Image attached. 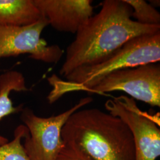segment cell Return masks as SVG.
<instances>
[{"label": "cell", "mask_w": 160, "mask_h": 160, "mask_svg": "<svg viewBox=\"0 0 160 160\" xmlns=\"http://www.w3.org/2000/svg\"><path fill=\"white\" fill-rule=\"evenodd\" d=\"M49 23L45 18L26 26H12L0 24V59L29 54L34 60L57 63L62 57V49L57 45H49L41 38Z\"/></svg>", "instance_id": "52a82bcc"}, {"label": "cell", "mask_w": 160, "mask_h": 160, "mask_svg": "<svg viewBox=\"0 0 160 160\" xmlns=\"http://www.w3.org/2000/svg\"><path fill=\"white\" fill-rule=\"evenodd\" d=\"M114 91L125 92L133 99L160 108V63H148L114 71L86 92L104 94Z\"/></svg>", "instance_id": "5b68a950"}, {"label": "cell", "mask_w": 160, "mask_h": 160, "mask_svg": "<svg viewBox=\"0 0 160 160\" xmlns=\"http://www.w3.org/2000/svg\"><path fill=\"white\" fill-rule=\"evenodd\" d=\"M92 100V97L82 98L68 110L48 118L38 116L29 108L23 109L21 119L28 130L23 146L30 160H57L63 147L61 131L66 122Z\"/></svg>", "instance_id": "277c9868"}, {"label": "cell", "mask_w": 160, "mask_h": 160, "mask_svg": "<svg viewBox=\"0 0 160 160\" xmlns=\"http://www.w3.org/2000/svg\"><path fill=\"white\" fill-rule=\"evenodd\" d=\"M108 113L122 120L134 140L136 160H156L160 155V129L152 118L137 106L134 99L120 96L108 100Z\"/></svg>", "instance_id": "8992f818"}, {"label": "cell", "mask_w": 160, "mask_h": 160, "mask_svg": "<svg viewBox=\"0 0 160 160\" xmlns=\"http://www.w3.org/2000/svg\"><path fill=\"white\" fill-rule=\"evenodd\" d=\"M57 160H92L71 142H63Z\"/></svg>", "instance_id": "4fadbf2b"}, {"label": "cell", "mask_w": 160, "mask_h": 160, "mask_svg": "<svg viewBox=\"0 0 160 160\" xmlns=\"http://www.w3.org/2000/svg\"><path fill=\"white\" fill-rule=\"evenodd\" d=\"M160 61V33L137 37L126 42L106 60L77 69L65 77V80L56 75H52L48 80L53 88L47 99L51 104L55 103L67 93L86 92L114 71Z\"/></svg>", "instance_id": "3957f363"}, {"label": "cell", "mask_w": 160, "mask_h": 160, "mask_svg": "<svg viewBox=\"0 0 160 160\" xmlns=\"http://www.w3.org/2000/svg\"><path fill=\"white\" fill-rule=\"evenodd\" d=\"M26 80L23 75L16 71L6 72L0 75V121L7 116L22 112V106H14L10 95L12 91L28 92ZM8 141V139L0 135V145Z\"/></svg>", "instance_id": "30bf717a"}, {"label": "cell", "mask_w": 160, "mask_h": 160, "mask_svg": "<svg viewBox=\"0 0 160 160\" xmlns=\"http://www.w3.org/2000/svg\"><path fill=\"white\" fill-rule=\"evenodd\" d=\"M61 138L92 160H136L134 140L128 127L119 118L100 109L74 112L63 126Z\"/></svg>", "instance_id": "7a4b0ae2"}, {"label": "cell", "mask_w": 160, "mask_h": 160, "mask_svg": "<svg viewBox=\"0 0 160 160\" xmlns=\"http://www.w3.org/2000/svg\"><path fill=\"white\" fill-rule=\"evenodd\" d=\"M124 0H104L100 12L84 23L66 50L59 74L65 78L77 69L106 60L137 37L160 33V26H145L132 19Z\"/></svg>", "instance_id": "6da1fadb"}, {"label": "cell", "mask_w": 160, "mask_h": 160, "mask_svg": "<svg viewBox=\"0 0 160 160\" xmlns=\"http://www.w3.org/2000/svg\"><path fill=\"white\" fill-rule=\"evenodd\" d=\"M44 18L33 0H0V24L26 26Z\"/></svg>", "instance_id": "9c48e42d"}, {"label": "cell", "mask_w": 160, "mask_h": 160, "mask_svg": "<svg viewBox=\"0 0 160 160\" xmlns=\"http://www.w3.org/2000/svg\"><path fill=\"white\" fill-rule=\"evenodd\" d=\"M28 133V130L25 125L17 126L12 141L0 145V160H30L22 143Z\"/></svg>", "instance_id": "8fae6325"}, {"label": "cell", "mask_w": 160, "mask_h": 160, "mask_svg": "<svg viewBox=\"0 0 160 160\" xmlns=\"http://www.w3.org/2000/svg\"><path fill=\"white\" fill-rule=\"evenodd\" d=\"M49 25L60 32L75 34L92 16V0H33Z\"/></svg>", "instance_id": "ba28073f"}, {"label": "cell", "mask_w": 160, "mask_h": 160, "mask_svg": "<svg viewBox=\"0 0 160 160\" xmlns=\"http://www.w3.org/2000/svg\"><path fill=\"white\" fill-rule=\"evenodd\" d=\"M132 9V17L145 26H160V14L154 6L143 0H124Z\"/></svg>", "instance_id": "7c38bea8"}]
</instances>
